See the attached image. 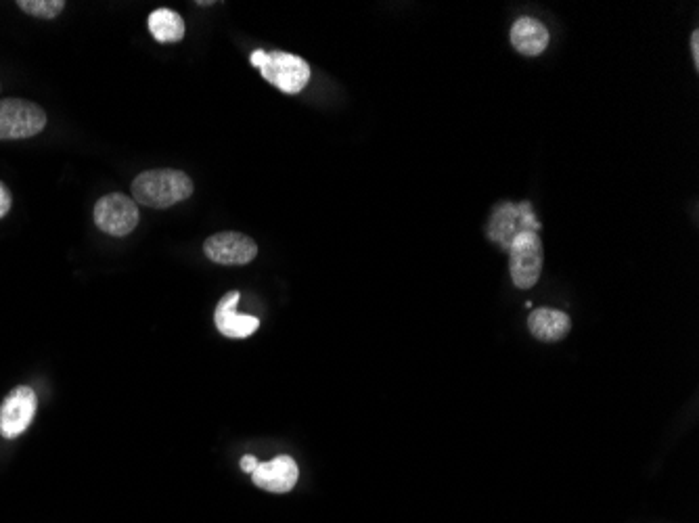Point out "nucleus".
Here are the masks:
<instances>
[{"label":"nucleus","mask_w":699,"mask_h":523,"mask_svg":"<svg viewBox=\"0 0 699 523\" xmlns=\"http://www.w3.org/2000/svg\"><path fill=\"white\" fill-rule=\"evenodd\" d=\"M9 210H11V193L3 183H0V218H5Z\"/></svg>","instance_id":"nucleus-15"},{"label":"nucleus","mask_w":699,"mask_h":523,"mask_svg":"<svg viewBox=\"0 0 699 523\" xmlns=\"http://www.w3.org/2000/svg\"><path fill=\"white\" fill-rule=\"evenodd\" d=\"M47 126V113L24 99L0 101V141H21L36 136Z\"/></svg>","instance_id":"nucleus-2"},{"label":"nucleus","mask_w":699,"mask_h":523,"mask_svg":"<svg viewBox=\"0 0 699 523\" xmlns=\"http://www.w3.org/2000/svg\"><path fill=\"white\" fill-rule=\"evenodd\" d=\"M250 63L260 70V67L266 63V53H264V51H254V53L250 55Z\"/></svg>","instance_id":"nucleus-18"},{"label":"nucleus","mask_w":699,"mask_h":523,"mask_svg":"<svg viewBox=\"0 0 699 523\" xmlns=\"http://www.w3.org/2000/svg\"><path fill=\"white\" fill-rule=\"evenodd\" d=\"M530 333L545 344H553V341H561L572 329V321L566 312L553 310V308H536L530 312L528 318Z\"/></svg>","instance_id":"nucleus-11"},{"label":"nucleus","mask_w":699,"mask_h":523,"mask_svg":"<svg viewBox=\"0 0 699 523\" xmlns=\"http://www.w3.org/2000/svg\"><path fill=\"white\" fill-rule=\"evenodd\" d=\"M17 7L21 11H26L28 15L42 17V19H53L65 9V3L63 0H19Z\"/></svg>","instance_id":"nucleus-14"},{"label":"nucleus","mask_w":699,"mask_h":523,"mask_svg":"<svg viewBox=\"0 0 699 523\" xmlns=\"http://www.w3.org/2000/svg\"><path fill=\"white\" fill-rule=\"evenodd\" d=\"M132 195L141 206L166 210L193 195V180L180 170H147L134 178Z\"/></svg>","instance_id":"nucleus-1"},{"label":"nucleus","mask_w":699,"mask_h":523,"mask_svg":"<svg viewBox=\"0 0 699 523\" xmlns=\"http://www.w3.org/2000/svg\"><path fill=\"white\" fill-rule=\"evenodd\" d=\"M540 229V222L536 220L530 203H503L494 210L488 222V237L507 249L513 243V239L522 233H536Z\"/></svg>","instance_id":"nucleus-4"},{"label":"nucleus","mask_w":699,"mask_h":523,"mask_svg":"<svg viewBox=\"0 0 699 523\" xmlns=\"http://www.w3.org/2000/svg\"><path fill=\"white\" fill-rule=\"evenodd\" d=\"M147 26H149L151 36L157 42H162V44L178 42V40H183L185 34H187L185 19L180 17L176 11H172V9H155L149 15V24Z\"/></svg>","instance_id":"nucleus-13"},{"label":"nucleus","mask_w":699,"mask_h":523,"mask_svg":"<svg viewBox=\"0 0 699 523\" xmlns=\"http://www.w3.org/2000/svg\"><path fill=\"white\" fill-rule=\"evenodd\" d=\"M511 44L517 53L536 57L549 47V32L538 19L522 17L511 28Z\"/></svg>","instance_id":"nucleus-12"},{"label":"nucleus","mask_w":699,"mask_h":523,"mask_svg":"<svg viewBox=\"0 0 699 523\" xmlns=\"http://www.w3.org/2000/svg\"><path fill=\"white\" fill-rule=\"evenodd\" d=\"M300 477V469L298 463L293 461L287 454H281V457L266 461V463H258V467L252 473V482L266 492L273 494H287L293 490V486L298 484Z\"/></svg>","instance_id":"nucleus-9"},{"label":"nucleus","mask_w":699,"mask_h":523,"mask_svg":"<svg viewBox=\"0 0 699 523\" xmlns=\"http://www.w3.org/2000/svg\"><path fill=\"white\" fill-rule=\"evenodd\" d=\"M691 55L695 59V65H699V32L697 30L691 34Z\"/></svg>","instance_id":"nucleus-17"},{"label":"nucleus","mask_w":699,"mask_h":523,"mask_svg":"<svg viewBox=\"0 0 699 523\" xmlns=\"http://www.w3.org/2000/svg\"><path fill=\"white\" fill-rule=\"evenodd\" d=\"M256 467H258V461H256L254 454H247V457L241 459V469H243L245 473H250V475H252Z\"/></svg>","instance_id":"nucleus-16"},{"label":"nucleus","mask_w":699,"mask_h":523,"mask_svg":"<svg viewBox=\"0 0 699 523\" xmlns=\"http://www.w3.org/2000/svg\"><path fill=\"white\" fill-rule=\"evenodd\" d=\"M204 254L216 264L243 266L250 264L258 256V245L252 237L227 231L208 237L204 243Z\"/></svg>","instance_id":"nucleus-8"},{"label":"nucleus","mask_w":699,"mask_h":523,"mask_svg":"<svg viewBox=\"0 0 699 523\" xmlns=\"http://www.w3.org/2000/svg\"><path fill=\"white\" fill-rule=\"evenodd\" d=\"M38 398L32 388L19 385L0 404V436L13 440L24 434L36 417Z\"/></svg>","instance_id":"nucleus-7"},{"label":"nucleus","mask_w":699,"mask_h":523,"mask_svg":"<svg viewBox=\"0 0 699 523\" xmlns=\"http://www.w3.org/2000/svg\"><path fill=\"white\" fill-rule=\"evenodd\" d=\"M262 78L277 86L281 93L298 95L310 82V65L298 57L285 51L266 53V63L260 67Z\"/></svg>","instance_id":"nucleus-5"},{"label":"nucleus","mask_w":699,"mask_h":523,"mask_svg":"<svg viewBox=\"0 0 699 523\" xmlns=\"http://www.w3.org/2000/svg\"><path fill=\"white\" fill-rule=\"evenodd\" d=\"M543 241L536 233L517 235L509 247V270L513 285L520 289H532L543 272Z\"/></svg>","instance_id":"nucleus-3"},{"label":"nucleus","mask_w":699,"mask_h":523,"mask_svg":"<svg viewBox=\"0 0 699 523\" xmlns=\"http://www.w3.org/2000/svg\"><path fill=\"white\" fill-rule=\"evenodd\" d=\"M239 298H241L239 291H229L218 302L216 312H214L216 329L229 339H245V337H250L252 333H256L260 327V321L256 316L237 312Z\"/></svg>","instance_id":"nucleus-10"},{"label":"nucleus","mask_w":699,"mask_h":523,"mask_svg":"<svg viewBox=\"0 0 699 523\" xmlns=\"http://www.w3.org/2000/svg\"><path fill=\"white\" fill-rule=\"evenodd\" d=\"M95 224L111 237H126L139 224L137 201L122 193H109L95 206Z\"/></svg>","instance_id":"nucleus-6"}]
</instances>
